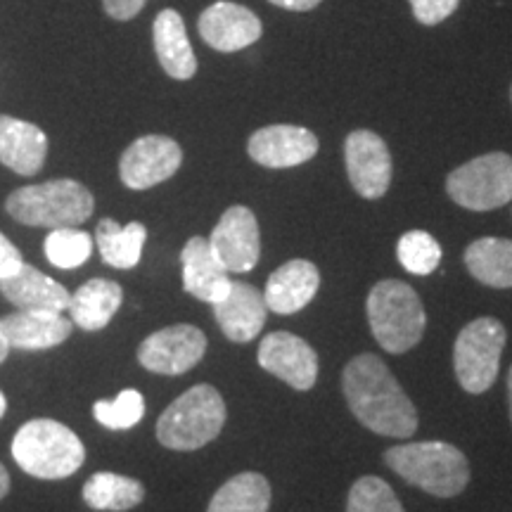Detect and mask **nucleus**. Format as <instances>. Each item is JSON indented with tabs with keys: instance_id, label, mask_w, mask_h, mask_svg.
Returning a JSON list of instances; mask_svg holds the SVG:
<instances>
[{
	"instance_id": "obj_1",
	"label": "nucleus",
	"mask_w": 512,
	"mask_h": 512,
	"mask_svg": "<svg viewBox=\"0 0 512 512\" xmlns=\"http://www.w3.org/2000/svg\"><path fill=\"white\" fill-rule=\"evenodd\" d=\"M342 392L354 418L370 432L392 439H411L418 430V411L413 401L380 356L361 354L351 358L342 373Z\"/></svg>"
},
{
	"instance_id": "obj_2",
	"label": "nucleus",
	"mask_w": 512,
	"mask_h": 512,
	"mask_svg": "<svg viewBox=\"0 0 512 512\" xmlns=\"http://www.w3.org/2000/svg\"><path fill=\"white\" fill-rule=\"evenodd\" d=\"M384 463L403 482L418 486L437 498L463 494L470 484V463L460 448L446 441H418L401 444L384 453Z\"/></svg>"
},
{
	"instance_id": "obj_3",
	"label": "nucleus",
	"mask_w": 512,
	"mask_h": 512,
	"mask_svg": "<svg viewBox=\"0 0 512 512\" xmlns=\"http://www.w3.org/2000/svg\"><path fill=\"white\" fill-rule=\"evenodd\" d=\"M12 458L36 479H67L86 460V448L76 432L62 422L36 418L24 422L12 439Z\"/></svg>"
},
{
	"instance_id": "obj_4",
	"label": "nucleus",
	"mask_w": 512,
	"mask_h": 512,
	"mask_svg": "<svg viewBox=\"0 0 512 512\" xmlns=\"http://www.w3.org/2000/svg\"><path fill=\"white\" fill-rule=\"evenodd\" d=\"M12 219L34 228H74L91 219L93 192L72 178L24 185L5 202Z\"/></svg>"
},
{
	"instance_id": "obj_5",
	"label": "nucleus",
	"mask_w": 512,
	"mask_h": 512,
	"mask_svg": "<svg viewBox=\"0 0 512 512\" xmlns=\"http://www.w3.org/2000/svg\"><path fill=\"white\" fill-rule=\"evenodd\" d=\"M226 425V401L211 384H195L157 420L159 444L171 451H197L219 437Z\"/></svg>"
},
{
	"instance_id": "obj_6",
	"label": "nucleus",
	"mask_w": 512,
	"mask_h": 512,
	"mask_svg": "<svg viewBox=\"0 0 512 512\" xmlns=\"http://www.w3.org/2000/svg\"><path fill=\"white\" fill-rule=\"evenodd\" d=\"M368 323L375 342L389 354H406L425 335L427 316L418 292L401 280H382L368 294Z\"/></svg>"
},
{
	"instance_id": "obj_7",
	"label": "nucleus",
	"mask_w": 512,
	"mask_h": 512,
	"mask_svg": "<svg viewBox=\"0 0 512 512\" xmlns=\"http://www.w3.org/2000/svg\"><path fill=\"white\" fill-rule=\"evenodd\" d=\"M505 328L496 318H477L467 323L453 347V368L458 384L470 394L489 392L501 370Z\"/></svg>"
},
{
	"instance_id": "obj_8",
	"label": "nucleus",
	"mask_w": 512,
	"mask_h": 512,
	"mask_svg": "<svg viewBox=\"0 0 512 512\" xmlns=\"http://www.w3.org/2000/svg\"><path fill=\"white\" fill-rule=\"evenodd\" d=\"M453 202L470 211H494L512 202V157L489 152L458 166L446 178Z\"/></svg>"
},
{
	"instance_id": "obj_9",
	"label": "nucleus",
	"mask_w": 512,
	"mask_h": 512,
	"mask_svg": "<svg viewBox=\"0 0 512 512\" xmlns=\"http://www.w3.org/2000/svg\"><path fill=\"white\" fill-rule=\"evenodd\" d=\"M207 354V335L195 325H169L138 347L140 366L157 375H183Z\"/></svg>"
},
{
	"instance_id": "obj_10",
	"label": "nucleus",
	"mask_w": 512,
	"mask_h": 512,
	"mask_svg": "<svg viewBox=\"0 0 512 512\" xmlns=\"http://www.w3.org/2000/svg\"><path fill=\"white\" fill-rule=\"evenodd\" d=\"M183 150L174 138L143 136L126 147L119 162L121 183L131 190H147L169 181L181 169Z\"/></svg>"
},
{
	"instance_id": "obj_11",
	"label": "nucleus",
	"mask_w": 512,
	"mask_h": 512,
	"mask_svg": "<svg viewBox=\"0 0 512 512\" xmlns=\"http://www.w3.org/2000/svg\"><path fill=\"white\" fill-rule=\"evenodd\" d=\"M209 245L228 273H249L259 264L261 235L252 209L235 204L223 211V216L211 230Z\"/></svg>"
},
{
	"instance_id": "obj_12",
	"label": "nucleus",
	"mask_w": 512,
	"mask_h": 512,
	"mask_svg": "<svg viewBox=\"0 0 512 512\" xmlns=\"http://www.w3.org/2000/svg\"><path fill=\"white\" fill-rule=\"evenodd\" d=\"M349 181L366 200H377L392 183V155L384 140L373 131L349 133L344 143Z\"/></svg>"
},
{
	"instance_id": "obj_13",
	"label": "nucleus",
	"mask_w": 512,
	"mask_h": 512,
	"mask_svg": "<svg viewBox=\"0 0 512 512\" xmlns=\"http://www.w3.org/2000/svg\"><path fill=\"white\" fill-rule=\"evenodd\" d=\"M259 366L297 392H309L318 380V354L292 332H271L264 337L259 344Z\"/></svg>"
},
{
	"instance_id": "obj_14",
	"label": "nucleus",
	"mask_w": 512,
	"mask_h": 512,
	"mask_svg": "<svg viewBox=\"0 0 512 512\" xmlns=\"http://www.w3.org/2000/svg\"><path fill=\"white\" fill-rule=\"evenodd\" d=\"M247 152L256 164L266 169H292L316 157L318 138L309 128L275 124L252 133Z\"/></svg>"
},
{
	"instance_id": "obj_15",
	"label": "nucleus",
	"mask_w": 512,
	"mask_h": 512,
	"mask_svg": "<svg viewBox=\"0 0 512 512\" xmlns=\"http://www.w3.org/2000/svg\"><path fill=\"white\" fill-rule=\"evenodd\" d=\"M200 36L204 43L219 53H238L242 48H249L261 38V19L247 10L245 5L230 3V0H221V3L209 5L202 12Z\"/></svg>"
},
{
	"instance_id": "obj_16",
	"label": "nucleus",
	"mask_w": 512,
	"mask_h": 512,
	"mask_svg": "<svg viewBox=\"0 0 512 512\" xmlns=\"http://www.w3.org/2000/svg\"><path fill=\"white\" fill-rule=\"evenodd\" d=\"M183 290L204 304H219L230 290V273L214 254L207 238H190L181 252Z\"/></svg>"
},
{
	"instance_id": "obj_17",
	"label": "nucleus",
	"mask_w": 512,
	"mask_h": 512,
	"mask_svg": "<svg viewBox=\"0 0 512 512\" xmlns=\"http://www.w3.org/2000/svg\"><path fill=\"white\" fill-rule=\"evenodd\" d=\"M216 323L223 335L235 344H247L266 325L268 306L264 292L247 283H230V290L219 304H214Z\"/></svg>"
},
{
	"instance_id": "obj_18",
	"label": "nucleus",
	"mask_w": 512,
	"mask_h": 512,
	"mask_svg": "<svg viewBox=\"0 0 512 512\" xmlns=\"http://www.w3.org/2000/svg\"><path fill=\"white\" fill-rule=\"evenodd\" d=\"M72 330V318H64L62 313L53 311H17L0 318V332L8 339L10 349H53L69 339Z\"/></svg>"
},
{
	"instance_id": "obj_19",
	"label": "nucleus",
	"mask_w": 512,
	"mask_h": 512,
	"mask_svg": "<svg viewBox=\"0 0 512 512\" xmlns=\"http://www.w3.org/2000/svg\"><path fill=\"white\" fill-rule=\"evenodd\" d=\"M318 287L320 273L316 264L306 259H292L268 275L264 290L266 306L280 316H290L313 302Z\"/></svg>"
},
{
	"instance_id": "obj_20",
	"label": "nucleus",
	"mask_w": 512,
	"mask_h": 512,
	"mask_svg": "<svg viewBox=\"0 0 512 512\" xmlns=\"http://www.w3.org/2000/svg\"><path fill=\"white\" fill-rule=\"evenodd\" d=\"M48 157V138L36 124L0 114V164L19 176H34Z\"/></svg>"
},
{
	"instance_id": "obj_21",
	"label": "nucleus",
	"mask_w": 512,
	"mask_h": 512,
	"mask_svg": "<svg viewBox=\"0 0 512 512\" xmlns=\"http://www.w3.org/2000/svg\"><path fill=\"white\" fill-rule=\"evenodd\" d=\"M0 292L19 311L64 313L69 309V299H72L67 287L29 264L19 268L12 278L0 280Z\"/></svg>"
},
{
	"instance_id": "obj_22",
	"label": "nucleus",
	"mask_w": 512,
	"mask_h": 512,
	"mask_svg": "<svg viewBox=\"0 0 512 512\" xmlns=\"http://www.w3.org/2000/svg\"><path fill=\"white\" fill-rule=\"evenodd\" d=\"M155 53L164 72L176 81H188L197 72V60L192 53L183 17L176 10H162L152 24Z\"/></svg>"
},
{
	"instance_id": "obj_23",
	"label": "nucleus",
	"mask_w": 512,
	"mask_h": 512,
	"mask_svg": "<svg viewBox=\"0 0 512 512\" xmlns=\"http://www.w3.org/2000/svg\"><path fill=\"white\" fill-rule=\"evenodd\" d=\"M121 302H124V292L114 280L93 278L72 294L67 311L76 328L95 332L110 325Z\"/></svg>"
},
{
	"instance_id": "obj_24",
	"label": "nucleus",
	"mask_w": 512,
	"mask_h": 512,
	"mask_svg": "<svg viewBox=\"0 0 512 512\" xmlns=\"http://www.w3.org/2000/svg\"><path fill=\"white\" fill-rule=\"evenodd\" d=\"M467 271L479 283L494 290L512 287V240L479 238L465 249Z\"/></svg>"
},
{
	"instance_id": "obj_25",
	"label": "nucleus",
	"mask_w": 512,
	"mask_h": 512,
	"mask_svg": "<svg viewBox=\"0 0 512 512\" xmlns=\"http://www.w3.org/2000/svg\"><path fill=\"white\" fill-rule=\"evenodd\" d=\"M145 240L147 228L138 221L119 226L114 219H102L95 228V245L100 249L102 261L112 268H121V271L138 266Z\"/></svg>"
},
{
	"instance_id": "obj_26",
	"label": "nucleus",
	"mask_w": 512,
	"mask_h": 512,
	"mask_svg": "<svg viewBox=\"0 0 512 512\" xmlns=\"http://www.w3.org/2000/svg\"><path fill=\"white\" fill-rule=\"evenodd\" d=\"M145 486L133 477L117 475V472H95L83 484V501L93 510L124 512L143 503Z\"/></svg>"
},
{
	"instance_id": "obj_27",
	"label": "nucleus",
	"mask_w": 512,
	"mask_h": 512,
	"mask_svg": "<svg viewBox=\"0 0 512 512\" xmlns=\"http://www.w3.org/2000/svg\"><path fill=\"white\" fill-rule=\"evenodd\" d=\"M271 484L259 472H242L228 479L211 498L207 512H268Z\"/></svg>"
},
{
	"instance_id": "obj_28",
	"label": "nucleus",
	"mask_w": 512,
	"mask_h": 512,
	"mask_svg": "<svg viewBox=\"0 0 512 512\" xmlns=\"http://www.w3.org/2000/svg\"><path fill=\"white\" fill-rule=\"evenodd\" d=\"M43 252H46V259L55 268L72 271V268H79L91 259L93 238L91 233H86L79 226L53 228V233H48L46 242H43Z\"/></svg>"
},
{
	"instance_id": "obj_29",
	"label": "nucleus",
	"mask_w": 512,
	"mask_h": 512,
	"mask_svg": "<svg viewBox=\"0 0 512 512\" xmlns=\"http://www.w3.org/2000/svg\"><path fill=\"white\" fill-rule=\"evenodd\" d=\"M396 259L413 275H430L441 264V245L425 230H408L396 245Z\"/></svg>"
},
{
	"instance_id": "obj_30",
	"label": "nucleus",
	"mask_w": 512,
	"mask_h": 512,
	"mask_svg": "<svg viewBox=\"0 0 512 512\" xmlns=\"http://www.w3.org/2000/svg\"><path fill=\"white\" fill-rule=\"evenodd\" d=\"M95 420L107 430H131L145 415V399L138 389H124L114 399L95 401Z\"/></svg>"
},
{
	"instance_id": "obj_31",
	"label": "nucleus",
	"mask_w": 512,
	"mask_h": 512,
	"mask_svg": "<svg viewBox=\"0 0 512 512\" xmlns=\"http://www.w3.org/2000/svg\"><path fill=\"white\" fill-rule=\"evenodd\" d=\"M347 512H403V505L384 479L368 475L351 486Z\"/></svg>"
},
{
	"instance_id": "obj_32",
	"label": "nucleus",
	"mask_w": 512,
	"mask_h": 512,
	"mask_svg": "<svg viewBox=\"0 0 512 512\" xmlns=\"http://www.w3.org/2000/svg\"><path fill=\"white\" fill-rule=\"evenodd\" d=\"M458 5L460 0H411L415 19L425 24V27H434V24L444 22L446 17L456 12Z\"/></svg>"
},
{
	"instance_id": "obj_33",
	"label": "nucleus",
	"mask_w": 512,
	"mask_h": 512,
	"mask_svg": "<svg viewBox=\"0 0 512 512\" xmlns=\"http://www.w3.org/2000/svg\"><path fill=\"white\" fill-rule=\"evenodd\" d=\"M22 266H24V259L22 254H19V249L12 245L3 233H0V280L12 278V275H15Z\"/></svg>"
},
{
	"instance_id": "obj_34",
	"label": "nucleus",
	"mask_w": 512,
	"mask_h": 512,
	"mask_svg": "<svg viewBox=\"0 0 512 512\" xmlns=\"http://www.w3.org/2000/svg\"><path fill=\"white\" fill-rule=\"evenodd\" d=\"M145 3L147 0H102L107 15L117 22H128V19L136 17L145 8Z\"/></svg>"
},
{
	"instance_id": "obj_35",
	"label": "nucleus",
	"mask_w": 512,
	"mask_h": 512,
	"mask_svg": "<svg viewBox=\"0 0 512 512\" xmlns=\"http://www.w3.org/2000/svg\"><path fill=\"white\" fill-rule=\"evenodd\" d=\"M271 3L278 5V8H285L292 12H309L316 8L320 0H271Z\"/></svg>"
},
{
	"instance_id": "obj_36",
	"label": "nucleus",
	"mask_w": 512,
	"mask_h": 512,
	"mask_svg": "<svg viewBox=\"0 0 512 512\" xmlns=\"http://www.w3.org/2000/svg\"><path fill=\"white\" fill-rule=\"evenodd\" d=\"M8 491H10V475L8 470H5V465L0 463V498L8 496Z\"/></svg>"
},
{
	"instance_id": "obj_37",
	"label": "nucleus",
	"mask_w": 512,
	"mask_h": 512,
	"mask_svg": "<svg viewBox=\"0 0 512 512\" xmlns=\"http://www.w3.org/2000/svg\"><path fill=\"white\" fill-rule=\"evenodd\" d=\"M8 354H10V344H8V339H5L3 332H0V363L8 358Z\"/></svg>"
},
{
	"instance_id": "obj_38",
	"label": "nucleus",
	"mask_w": 512,
	"mask_h": 512,
	"mask_svg": "<svg viewBox=\"0 0 512 512\" xmlns=\"http://www.w3.org/2000/svg\"><path fill=\"white\" fill-rule=\"evenodd\" d=\"M508 403H510V420H512V368L508 373Z\"/></svg>"
},
{
	"instance_id": "obj_39",
	"label": "nucleus",
	"mask_w": 512,
	"mask_h": 512,
	"mask_svg": "<svg viewBox=\"0 0 512 512\" xmlns=\"http://www.w3.org/2000/svg\"><path fill=\"white\" fill-rule=\"evenodd\" d=\"M5 408H8V399H5V394L0 392V418L5 415Z\"/></svg>"
},
{
	"instance_id": "obj_40",
	"label": "nucleus",
	"mask_w": 512,
	"mask_h": 512,
	"mask_svg": "<svg viewBox=\"0 0 512 512\" xmlns=\"http://www.w3.org/2000/svg\"><path fill=\"white\" fill-rule=\"evenodd\" d=\"M510 100H512V88H510Z\"/></svg>"
}]
</instances>
